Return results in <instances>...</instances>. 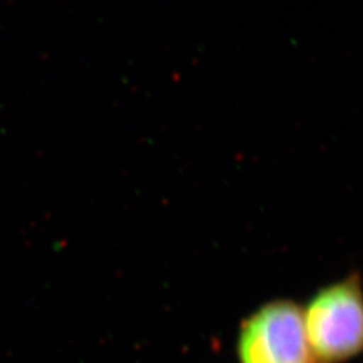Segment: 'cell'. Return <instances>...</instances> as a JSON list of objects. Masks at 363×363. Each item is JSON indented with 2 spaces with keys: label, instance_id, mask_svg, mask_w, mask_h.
<instances>
[{
  "label": "cell",
  "instance_id": "cell-1",
  "mask_svg": "<svg viewBox=\"0 0 363 363\" xmlns=\"http://www.w3.org/2000/svg\"><path fill=\"white\" fill-rule=\"evenodd\" d=\"M315 363H342L363 353V291L357 277L325 286L303 309Z\"/></svg>",
  "mask_w": 363,
  "mask_h": 363
},
{
  "label": "cell",
  "instance_id": "cell-2",
  "mask_svg": "<svg viewBox=\"0 0 363 363\" xmlns=\"http://www.w3.org/2000/svg\"><path fill=\"white\" fill-rule=\"evenodd\" d=\"M238 356L241 363H315L303 309L288 300L259 308L241 327Z\"/></svg>",
  "mask_w": 363,
  "mask_h": 363
}]
</instances>
